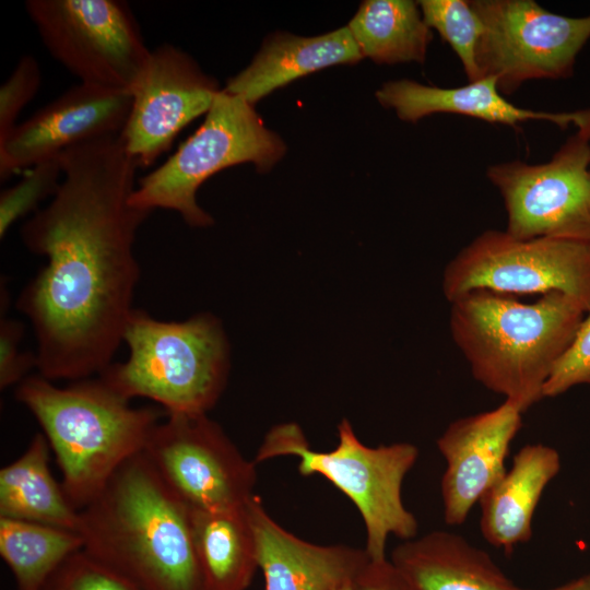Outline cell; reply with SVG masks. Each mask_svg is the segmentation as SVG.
Segmentation results:
<instances>
[{
    "mask_svg": "<svg viewBox=\"0 0 590 590\" xmlns=\"http://www.w3.org/2000/svg\"><path fill=\"white\" fill-rule=\"evenodd\" d=\"M60 160L58 191L20 231L46 263L16 308L35 334L37 374L71 382L102 374L122 343L140 278L135 236L151 212L130 203L138 166L120 134L72 146Z\"/></svg>",
    "mask_w": 590,
    "mask_h": 590,
    "instance_id": "cell-1",
    "label": "cell"
},
{
    "mask_svg": "<svg viewBox=\"0 0 590 590\" xmlns=\"http://www.w3.org/2000/svg\"><path fill=\"white\" fill-rule=\"evenodd\" d=\"M83 550L137 590H206L189 507L143 452L80 510Z\"/></svg>",
    "mask_w": 590,
    "mask_h": 590,
    "instance_id": "cell-2",
    "label": "cell"
},
{
    "mask_svg": "<svg viewBox=\"0 0 590 590\" xmlns=\"http://www.w3.org/2000/svg\"><path fill=\"white\" fill-rule=\"evenodd\" d=\"M585 314L557 292L524 304L476 290L450 302L449 330L474 379L524 413L544 399V385Z\"/></svg>",
    "mask_w": 590,
    "mask_h": 590,
    "instance_id": "cell-3",
    "label": "cell"
},
{
    "mask_svg": "<svg viewBox=\"0 0 590 590\" xmlns=\"http://www.w3.org/2000/svg\"><path fill=\"white\" fill-rule=\"evenodd\" d=\"M14 392L40 425L60 469L63 492L78 510L126 461L144 450L160 422L155 409L131 405L101 376L59 387L35 374Z\"/></svg>",
    "mask_w": 590,
    "mask_h": 590,
    "instance_id": "cell-4",
    "label": "cell"
},
{
    "mask_svg": "<svg viewBox=\"0 0 590 590\" xmlns=\"http://www.w3.org/2000/svg\"><path fill=\"white\" fill-rule=\"evenodd\" d=\"M122 342L128 358L98 376L130 401L150 399L167 414H206L225 389L229 344L222 322L210 312L165 321L133 308Z\"/></svg>",
    "mask_w": 590,
    "mask_h": 590,
    "instance_id": "cell-5",
    "label": "cell"
},
{
    "mask_svg": "<svg viewBox=\"0 0 590 590\" xmlns=\"http://www.w3.org/2000/svg\"><path fill=\"white\" fill-rule=\"evenodd\" d=\"M418 455L410 442L366 446L351 423L342 420L338 444L330 451L314 450L296 423L276 425L264 436L255 462L295 456L300 474H318L331 482L359 511L369 557L384 559L389 535L402 541L416 538L418 522L402 500V484Z\"/></svg>",
    "mask_w": 590,
    "mask_h": 590,
    "instance_id": "cell-6",
    "label": "cell"
},
{
    "mask_svg": "<svg viewBox=\"0 0 590 590\" xmlns=\"http://www.w3.org/2000/svg\"><path fill=\"white\" fill-rule=\"evenodd\" d=\"M285 151L282 139L264 126L253 105L221 90L198 130L166 162L138 180L130 203L151 213L174 211L189 226L208 227L214 220L197 202L205 180L243 163L269 172Z\"/></svg>",
    "mask_w": 590,
    "mask_h": 590,
    "instance_id": "cell-7",
    "label": "cell"
},
{
    "mask_svg": "<svg viewBox=\"0 0 590 590\" xmlns=\"http://www.w3.org/2000/svg\"><path fill=\"white\" fill-rule=\"evenodd\" d=\"M441 288L450 303L484 290L502 295L562 293L590 309V244L538 237L518 239L488 229L463 247L445 267Z\"/></svg>",
    "mask_w": 590,
    "mask_h": 590,
    "instance_id": "cell-8",
    "label": "cell"
},
{
    "mask_svg": "<svg viewBox=\"0 0 590 590\" xmlns=\"http://www.w3.org/2000/svg\"><path fill=\"white\" fill-rule=\"evenodd\" d=\"M26 12L50 55L80 83L131 92L151 50L120 0H28Z\"/></svg>",
    "mask_w": 590,
    "mask_h": 590,
    "instance_id": "cell-9",
    "label": "cell"
},
{
    "mask_svg": "<svg viewBox=\"0 0 590 590\" xmlns=\"http://www.w3.org/2000/svg\"><path fill=\"white\" fill-rule=\"evenodd\" d=\"M483 24L476 47L480 76L493 78L503 95L533 79L573 74L590 38V14L569 17L533 0H472Z\"/></svg>",
    "mask_w": 590,
    "mask_h": 590,
    "instance_id": "cell-10",
    "label": "cell"
},
{
    "mask_svg": "<svg viewBox=\"0 0 590 590\" xmlns=\"http://www.w3.org/2000/svg\"><path fill=\"white\" fill-rule=\"evenodd\" d=\"M488 179L499 190L509 235L590 244V126L578 129L542 164H495Z\"/></svg>",
    "mask_w": 590,
    "mask_h": 590,
    "instance_id": "cell-11",
    "label": "cell"
},
{
    "mask_svg": "<svg viewBox=\"0 0 590 590\" xmlns=\"http://www.w3.org/2000/svg\"><path fill=\"white\" fill-rule=\"evenodd\" d=\"M142 452L189 508L239 509L255 495L256 462L245 458L206 414H167Z\"/></svg>",
    "mask_w": 590,
    "mask_h": 590,
    "instance_id": "cell-12",
    "label": "cell"
},
{
    "mask_svg": "<svg viewBox=\"0 0 590 590\" xmlns=\"http://www.w3.org/2000/svg\"><path fill=\"white\" fill-rule=\"evenodd\" d=\"M220 91L180 48L164 44L151 51L130 92L132 105L120 134L138 168L153 165L188 123L206 115Z\"/></svg>",
    "mask_w": 590,
    "mask_h": 590,
    "instance_id": "cell-13",
    "label": "cell"
},
{
    "mask_svg": "<svg viewBox=\"0 0 590 590\" xmlns=\"http://www.w3.org/2000/svg\"><path fill=\"white\" fill-rule=\"evenodd\" d=\"M132 105L128 91L79 83L17 123L0 143V178L101 138L121 134Z\"/></svg>",
    "mask_w": 590,
    "mask_h": 590,
    "instance_id": "cell-14",
    "label": "cell"
},
{
    "mask_svg": "<svg viewBox=\"0 0 590 590\" xmlns=\"http://www.w3.org/2000/svg\"><path fill=\"white\" fill-rule=\"evenodd\" d=\"M523 412L505 400L497 408L451 422L436 444L446 461L440 481L444 520L461 526L471 509L500 480Z\"/></svg>",
    "mask_w": 590,
    "mask_h": 590,
    "instance_id": "cell-15",
    "label": "cell"
},
{
    "mask_svg": "<svg viewBox=\"0 0 590 590\" xmlns=\"http://www.w3.org/2000/svg\"><path fill=\"white\" fill-rule=\"evenodd\" d=\"M264 590H350L370 558L365 548L299 539L267 512L259 496L246 505Z\"/></svg>",
    "mask_w": 590,
    "mask_h": 590,
    "instance_id": "cell-16",
    "label": "cell"
},
{
    "mask_svg": "<svg viewBox=\"0 0 590 590\" xmlns=\"http://www.w3.org/2000/svg\"><path fill=\"white\" fill-rule=\"evenodd\" d=\"M376 98L384 107L393 109L400 119L411 122L432 114L450 113L512 128L529 120L551 121L562 129L570 123L578 129L590 126V108L568 113L521 108L504 97L493 78L453 88L424 85L412 80L390 81L376 92Z\"/></svg>",
    "mask_w": 590,
    "mask_h": 590,
    "instance_id": "cell-17",
    "label": "cell"
},
{
    "mask_svg": "<svg viewBox=\"0 0 590 590\" xmlns=\"http://www.w3.org/2000/svg\"><path fill=\"white\" fill-rule=\"evenodd\" d=\"M390 560L414 590H530L508 578L489 554L444 530L403 541Z\"/></svg>",
    "mask_w": 590,
    "mask_h": 590,
    "instance_id": "cell-18",
    "label": "cell"
},
{
    "mask_svg": "<svg viewBox=\"0 0 590 590\" xmlns=\"http://www.w3.org/2000/svg\"><path fill=\"white\" fill-rule=\"evenodd\" d=\"M559 452L544 444L519 449L500 480L480 500L482 535L505 553L532 538L536 506L547 484L559 473Z\"/></svg>",
    "mask_w": 590,
    "mask_h": 590,
    "instance_id": "cell-19",
    "label": "cell"
},
{
    "mask_svg": "<svg viewBox=\"0 0 590 590\" xmlns=\"http://www.w3.org/2000/svg\"><path fill=\"white\" fill-rule=\"evenodd\" d=\"M364 57L347 26L315 37L274 33L248 67L228 79L226 92L251 105L292 81L337 64H353Z\"/></svg>",
    "mask_w": 590,
    "mask_h": 590,
    "instance_id": "cell-20",
    "label": "cell"
},
{
    "mask_svg": "<svg viewBox=\"0 0 590 590\" xmlns=\"http://www.w3.org/2000/svg\"><path fill=\"white\" fill-rule=\"evenodd\" d=\"M50 446L43 433L0 470V517L33 521L78 532L80 510L68 500L49 468Z\"/></svg>",
    "mask_w": 590,
    "mask_h": 590,
    "instance_id": "cell-21",
    "label": "cell"
},
{
    "mask_svg": "<svg viewBox=\"0 0 590 590\" xmlns=\"http://www.w3.org/2000/svg\"><path fill=\"white\" fill-rule=\"evenodd\" d=\"M189 514L206 590H246L259 568L246 506L217 511L189 508Z\"/></svg>",
    "mask_w": 590,
    "mask_h": 590,
    "instance_id": "cell-22",
    "label": "cell"
},
{
    "mask_svg": "<svg viewBox=\"0 0 590 590\" xmlns=\"http://www.w3.org/2000/svg\"><path fill=\"white\" fill-rule=\"evenodd\" d=\"M363 57L378 64L423 63L433 34L417 2L366 0L349 22Z\"/></svg>",
    "mask_w": 590,
    "mask_h": 590,
    "instance_id": "cell-23",
    "label": "cell"
},
{
    "mask_svg": "<svg viewBox=\"0 0 590 590\" xmlns=\"http://www.w3.org/2000/svg\"><path fill=\"white\" fill-rule=\"evenodd\" d=\"M83 545L82 536L75 531L0 517V555L17 590H38Z\"/></svg>",
    "mask_w": 590,
    "mask_h": 590,
    "instance_id": "cell-24",
    "label": "cell"
},
{
    "mask_svg": "<svg viewBox=\"0 0 590 590\" xmlns=\"http://www.w3.org/2000/svg\"><path fill=\"white\" fill-rule=\"evenodd\" d=\"M417 3L428 27L435 28L459 57L469 82L481 80L476 47L483 24L470 1L422 0Z\"/></svg>",
    "mask_w": 590,
    "mask_h": 590,
    "instance_id": "cell-25",
    "label": "cell"
},
{
    "mask_svg": "<svg viewBox=\"0 0 590 590\" xmlns=\"http://www.w3.org/2000/svg\"><path fill=\"white\" fill-rule=\"evenodd\" d=\"M60 155L31 167L25 177L0 194V238L21 217L39 210V204L52 198L62 181Z\"/></svg>",
    "mask_w": 590,
    "mask_h": 590,
    "instance_id": "cell-26",
    "label": "cell"
},
{
    "mask_svg": "<svg viewBox=\"0 0 590 590\" xmlns=\"http://www.w3.org/2000/svg\"><path fill=\"white\" fill-rule=\"evenodd\" d=\"M38 590H137L81 550L68 557Z\"/></svg>",
    "mask_w": 590,
    "mask_h": 590,
    "instance_id": "cell-27",
    "label": "cell"
},
{
    "mask_svg": "<svg viewBox=\"0 0 590 590\" xmlns=\"http://www.w3.org/2000/svg\"><path fill=\"white\" fill-rule=\"evenodd\" d=\"M42 82L40 68L33 56H23L0 87V143L15 128L22 109L33 99Z\"/></svg>",
    "mask_w": 590,
    "mask_h": 590,
    "instance_id": "cell-28",
    "label": "cell"
},
{
    "mask_svg": "<svg viewBox=\"0 0 590 590\" xmlns=\"http://www.w3.org/2000/svg\"><path fill=\"white\" fill-rule=\"evenodd\" d=\"M580 385H590V309L545 382L543 398H555Z\"/></svg>",
    "mask_w": 590,
    "mask_h": 590,
    "instance_id": "cell-29",
    "label": "cell"
},
{
    "mask_svg": "<svg viewBox=\"0 0 590 590\" xmlns=\"http://www.w3.org/2000/svg\"><path fill=\"white\" fill-rule=\"evenodd\" d=\"M24 326L21 321L2 317L0 321V389L17 386L36 368L35 352L20 350Z\"/></svg>",
    "mask_w": 590,
    "mask_h": 590,
    "instance_id": "cell-30",
    "label": "cell"
},
{
    "mask_svg": "<svg viewBox=\"0 0 590 590\" xmlns=\"http://www.w3.org/2000/svg\"><path fill=\"white\" fill-rule=\"evenodd\" d=\"M351 590H414L388 558L371 559L354 579Z\"/></svg>",
    "mask_w": 590,
    "mask_h": 590,
    "instance_id": "cell-31",
    "label": "cell"
},
{
    "mask_svg": "<svg viewBox=\"0 0 590 590\" xmlns=\"http://www.w3.org/2000/svg\"><path fill=\"white\" fill-rule=\"evenodd\" d=\"M551 590H590V573Z\"/></svg>",
    "mask_w": 590,
    "mask_h": 590,
    "instance_id": "cell-32",
    "label": "cell"
}]
</instances>
